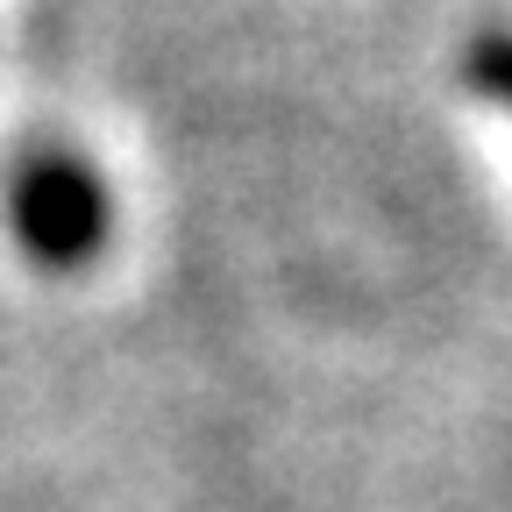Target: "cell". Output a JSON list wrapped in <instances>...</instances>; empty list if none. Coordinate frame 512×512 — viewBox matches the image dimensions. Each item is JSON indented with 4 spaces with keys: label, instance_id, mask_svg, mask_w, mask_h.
<instances>
[{
    "label": "cell",
    "instance_id": "obj_1",
    "mask_svg": "<svg viewBox=\"0 0 512 512\" xmlns=\"http://www.w3.org/2000/svg\"><path fill=\"white\" fill-rule=\"evenodd\" d=\"M15 235L36 264H57L72 271L107 242V192L100 178L79 164V157H36L22 178H15Z\"/></svg>",
    "mask_w": 512,
    "mask_h": 512
},
{
    "label": "cell",
    "instance_id": "obj_2",
    "mask_svg": "<svg viewBox=\"0 0 512 512\" xmlns=\"http://www.w3.org/2000/svg\"><path fill=\"white\" fill-rule=\"evenodd\" d=\"M463 72H470L477 93H491L498 107H512V36H477Z\"/></svg>",
    "mask_w": 512,
    "mask_h": 512
}]
</instances>
